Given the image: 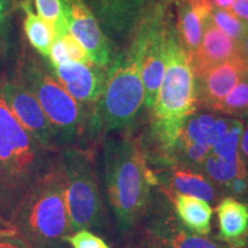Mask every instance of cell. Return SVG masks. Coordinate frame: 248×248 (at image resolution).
<instances>
[{
  "label": "cell",
  "instance_id": "8",
  "mask_svg": "<svg viewBox=\"0 0 248 248\" xmlns=\"http://www.w3.org/2000/svg\"><path fill=\"white\" fill-rule=\"evenodd\" d=\"M139 229L167 248H231L218 239L186 230L178 222L171 202L159 186L154 187L150 209Z\"/></svg>",
  "mask_w": 248,
  "mask_h": 248
},
{
  "label": "cell",
  "instance_id": "28",
  "mask_svg": "<svg viewBox=\"0 0 248 248\" xmlns=\"http://www.w3.org/2000/svg\"><path fill=\"white\" fill-rule=\"evenodd\" d=\"M224 197H232L234 199L248 203V172L246 175L234 178L223 187Z\"/></svg>",
  "mask_w": 248,
  "mask_h": 248
},
{
  "label": "cell",
  "instance_id": "36",
  "mask_svg": "<svg viewBox=\"0 0 248 248\" xmlns=\"http://www.w3.org/2000/svg\"><path fill=\"white\" fill-rule=\"evenodd\" d=\"M233 1L234 0H210L214 8L225 9V11H230Z\"/></svg>",
  "mask_w": 248,
  "mask_h": 248
},
{
  "label": "cell",
  "instance_id": "6",
  "mask_svg": "<svg viewBox=\"0 0 248 248\" xmlns=\"http://www.w3.org/2000/svg\"><path fill=\"white\" fill-rule=\"evenodd\" d=\"M20 80L37 99L57 136L60 151L78 147L89 139L90 113L62 88L57 78L31 55H24L18 68Z\"/></svg>",
  "mask_w": 248,
  "mask_h": 248
},
{
  "label": "cell",
  "instance_id": "27",
  "mask_svg": "<svg viewBox=\"0 0 248 248\" xmlns=\"http://www.w3.org/2000/svg\"><path fill=\"white\" fill-rule=\"evenodd\" d=\"M60 38L62 43H63L64 48H66L68 58H69L70 61L80 62V63H92L88 52L85 51V48L83 47L78 40L71 35L70 31L62 35Z\"/></svg>",
  "mask_w": 248,
  "mask_h": 248
},
{
  "label": "cell",
  "instance_id": "11",
  "mask_svg": "<svg viewBox=\"0 0 248 248\" xmlns=\"http://www.w3.org/2000/svg\"><path fill=\"white\" fill-rule=\"evenodd\" d=\"M109 39L125 42L153 0H84Z\"/></svg>",
  "mask_w": 248,
  "mask_h": 248
},
{
  "label": "cell",
  "instance_id": "2",
  "mask_svg": "<svg viewBox=\"0 0 248 248\" xmlns=\"http://www.w3.org/2000/svg\"><path fill=\"white\" fill-rule=\"evenodd\" d=\"M197 110L195 76L171 17L166 30V69L151 110V137L157 151L148 159L157 163H175L173 155L183 125Z\"/></svg>",
  "mask_w": 248,
  "mask_h": 248
},
{
  "label": "cell",
  "instance_id": "38",
  "mask_svg": "<svg viewBox=\"0 0 248 248\" xmlns=\"http://www.w3.org/2000/svg\"><path fill=\"white\" fill-rule=\"evenodd\" d=\"M5 233H15V231L7 228V226H5L1 222H0V234H5Z\"/></svg>",
  "mask_w": 248,
  "mask_h": 248
},
{
  "label": "cell",
  "instance_id": "21",
  "mask_svg": "<svg viewBox=\"0 0 248 248\" xmlns=\"http://www.w3.org/2000/svg\"><path fill=\"white\" fill-rule=\"evenodd\" d=\"M215 121L216 117L213 114L195 111L193 115L186 119L178 142H194V144L208 145V136L212 131Z\"/></svg>",
  "mask_w": 248,
  "mask_h": 248
},
{
  "label": "cell",
  "instance_id": "14",
  "mask_svg": "<svg viewBox=\"0 0 248 248\" xmlns=\"http://www.w3.org/2000/svg\"><path fill=\"white\" fill-rule=\"evenodd\" d=\"M153 172L156 186L166 193L192 195L212 204H217L224 198L221 190L199 169L173 164Z\"/></svg>",
  "mask_w": 248,
  "mask_h": 248
},
{
  "label": "cell",
  "instance_id": "41",
  "mask_svg": "<svg viewBox=\"0 0 248 248\" xmlns=\"http://www.w3.org/2000/svg\"><path fill=\"white\" fill-rule=\"evenodd\" d=\"M5 234H6V233H5Z\"/></svg>",
  "mask_w": 248,
  "mask_h": 248
},
{
  "label": "cell",
  "instance_id": "9",
  "mask_svg": "<svg viewBox=\"0 0 248 248\" xmlns=\"http://www.w3.org/2000/svg\"><path fill=\"white\" fill-rule=\"evenodd\" d=\"M0 90L12 113L49 153L60 152L54 130L33 94L17 78H0Z\"/></svg>",
  "mask_w": 248,
  "mask_h": 248
},
{
  "label": "cell",
  "instance_id": "20",
  "mask_svg": "<svg viewBox=\"0 0 248 248\" xmlns=\"http://www.w3.org/2000/svg\"><path fill=\"white\" fill-rule=\"evenodd\" d=\"M200 170L208 176L210 181L222 192L223 187L234 178L246 175L248 172V164L243 156L234 162H229L210 153L204 160Z\"/></svg>",
  "mask_w": 248,
  "mask_h": 248
},
{
  "label": "cell",
  "instance_id": "22",
  "mask_svg": "<svg viewBox=\"0 0 248 248\" xmlns=\"http://www.w3.org/2000/svg\"><path fill=\"white\" fill-rule=\"evenodd\" d=\"M243 131V121L238 119H231V123L228 131L214 145L210 153L217 157L229 161V162H234V161L239 160L241 157L239 152V142Z\"/></svg>",
  "mask_w": 248,
  "mask_h": 248
},
{
  "label": "cell",
  "instance_id": "30",
  "mask_svg": "<svg viewBox=\"0 0 248 248\" xmlns=\"http://www.w3.org/2000/svg\"><path fill=\"white\" fill-rule=\"evenodd\" d=\"M129 240L131 243L126 248H167L159 240L142 231L141 229H139Z\"/></svg>",
  "mask_w": 248,
  "mask_h": 248
},
{
  "label": "cell",
  "instance_id": "34",
  "mask_svg": "<svg viewBox=\"0 0 248 248\" xmlns=\"http://www.w3.org/2000/svg\"><path fill=\"white\" fill-rule=\"evenodd\" d=\"M239 152L241 156L244 157V160L248 161V125L246 128H244L243 135L240 137V142H239Z\"/></svg>",
  "mask_w": 248,
  "mask_h": 248
},
{
  "label": "cell",
  "instance_id": "3",
  "mask_svg": "<svg viewBox=\"0 0 248 248\" xmlns=\"http://www.w3.org/2000/svg\"><path fill=\"white\" fill-rule=\"evenodd\" d=\"M151 8L152 4L107 70L104 91L90 117L89 139L126 128L140 113L144 105L141 68L151 28Z\"/></svg>",
  "mask_w": 248,
  "mask_h": 248
},
{
  "label": "cell",
  "instance_id": "32",
  "mask_svg": "<svg viewBox=\"0 0 248 248\" xmlns=\"http://www.w3.org/2000/svg\"><path fill=\"white\" fill-rule=\"evenodd\" d=\"M0 248H29L16 233L0 234Z\"/></svg>",
  "mask_w": 248,
  "mask_h": 248
},
{
  "label": "cell",
  "instance_id": "1",
  "mask_svg": "<svg viewBox=\"0 0 248 248\" xmlns=\"http://www.w3.org/2000/svg\"><path fill=\"white\" fill-rule=\"evenodd\" d=\"M99 178L116 231L130 239L140 228L157 184L142 147L128 137L108 138Z\"/></svg>",
  "mask_w": 248,
  "mask_h": 248
},
{
  "label": "cell",
  "instance_id": "16",
  "mask_svg": "<svg viewBox=\"0 0 248 248\" xmlns=\"http://www.w3.org/2000/svg\"><path fill=\"white\" fill-rule=\"evenodd\" d=\"M177 32L182 45L188 57H192L200 47L201 38L207 18L210 16L213 5L210 0H188L177 1Z\"/></svg>",
  "mask_w": 248,
  "mask_h": 248
},
{
  "label": "cell",
  "instance_id": "40",
  "mask_svg": "<svg viewBox=\"0 0 248 248\" xmlns=\"http://www.w3.org/2000/svg\"><path fill=\"white\" fill-rule=\"evenodd\" d=\"M246 248H248V241H247V245H246Z\"/></svg>",
  "mask_w": 248,
  "mask_h": 248
},
{
  "label": "cell",
  "instance_id": "7",
  "mask_svg": "<svg viewBox=\"0 0 248 248\" xmlns=\"http://www.w3.org/2000/svg\"><path fill=\"white\" fill-rule=\"evenodd\" d=\"M58 157L66 177L71 230L104 232L107 228V215L92 153L82 147H68L59 152Z\"/></svg>",
  "mask_w": 248,
  "mask_h": 248
},
{
  "label": "cell",
  "instance_id": "19",
  "mask_svg": "<svg viewBox=\"0 0 248 248\" xmlns=\"http://www.w3.org/2000/svg\"><path fill=\"white\" fill-rule=\"evenodd\" d=\"M21 8L24 13L23 29L29 44L43 58L47 59L52 43L54 40V31L52 27L33 12L31 0H22Z\"/></svg>",
  "mask_w": 248,
  "mask_h": 248
},
{
  "label": "cell",
  "instance_id": "15",
  "mask_svg": "<svg viewBox=\"0 0 248 248\" xmlns=\"http://www.w3.org/2000/svg\"><path fill=\"white\" fill-rule=\"evenodd\" d=\"M239 46L233 38L223 32L213 22L212 16L207 18L201 38L200 47L190 58L194 76L202 75L215 64L239 57Z\"/></svg>",
  "mask_w": 248,
  "mask_h": 248
},
{
  "label": "cell",
  "instance_id": "31",
  "mask_svg": "<svg viewBox=\"0 0 248 248\" xmlns=\"http://www.w3.org/2000/svg\"><path fill=\"white\" fill-rule=\"evenodd\" d=\"M231 119H226V117H216L215 123H214L212 131L208 136V145L213 148L214 145L219 140L224 133L228 131L229 126H230Z\"/></svg>",
  "mask_w": 248,
  "mask_h": 248
},
{
  "label": "cell",
  "instance_id": "25",
  "mask_svg": "<svg viewBox=\"0 0 248 248\" xmlns=\"http://www.w3.org/2000/svg\"><path fill=\"white\" fill-rule=\"evenodd\" d=\"M210 16H212L213 22L218 29H221L223 32L230 36L231 38H233L237 43H239L243 39L245 33L247 32L248 23L240 20L231 11L213 8Z\"/></svg>",
  "mask_w": 248,
  "mask_h": 248
},
{
  "label": "cell",
  "instance_id": "37",
  "mask_svg": "<svg viewBox=\"0 0 248 248\" xmlns=\"http://www.w3.org/2000/svg\"><path fill=\"white\" fill-rule=\"evenodd\" d=\"M9 0H0V26L5 21L6 15L8 13Z\"/></svg>",
  "mask_w": 248,
  "mask_h": 248
},
{
  "label": "cell",
  "instance_id": "35",
  "mask_svg": "<svg viewBox=\"0 0 248 248\" xmlns=\"http://www.w3.org/2000/svg\"><path fill=\"white\" fill-rule=\"evenodd\" d=\"M238 46H239V54L240 57L244 59V61L248 64V29L247 32L245 33L243 39L238 43Z\"/></svg>",
  "mask_w": 248,
  "mask_h": 248
},
{
  "label": "cell",
  "instance_id": "26",
  "mask_svg": "<svg viewBox=\"0 0 248 248\" xmlns=\"http://www.w3.org/2000/svg\"><path fill=\"white\" fill-rule=\"evenodd\" d=\"M67 244L73 248H110L99 235L89 230H79L67 237Z\"/></svg>",
  "mask_w": 248,
  "mask_h": 248
},
{
  "label": "cell",
  "instance_id": "4",
  "mask_svg": "<svg viewBox=\"0 0 248 248\" xmlns=\"http://www.w3.org/2000/svg\"><path fill=\"white\" fill-rule=\"evenodd\" d=\"M49 154L18 122L0 90V222L7 228L24 194L54 162Z\"/></svg>",
  "mask_w": 248,
  "mask_h": 248
},
{
  "label": "cell",
  "instance_id": "39",
  "mask_svg": "<svg viewBox=\"0 0 248 248\" xmlns=\"http://www.w3.org/2000/svg\"><path fill=\"white\" fill-rule=\"evenodd\" d=\"M167 1H188V0H167Z\"/></svg>",
  "mask_w": 248,
  "mask_h": 248
},
{
  "label": "cell",
  "instance_id": "10",
  "mask_svg": "<svg viewBox=\"0 0 248 248\" xmlns=\"http://www.w3.org/2000/svg\"><path fill=\"white\" fill-rule=\"evenodd\" d=\"M70 33L82 44L93 63L107 68L113 62L111 42L84 0H60Z\"/></svg>",
  "mask_w": 248,
  "mask_h": 248
},
{
  "label": "cell",
  "instance_id": "13",
  "mask_svg": "<svg viewBox=\"0 0 248 248\" xmlns=\"http://www.w3.org/2000/svg\"><path fill=\"white\" fill-rule=\"evenodd\" d=\"M248 76V64L240 57L215 64L195 77L198 107L215 111L223 99L241 79Z\"/></svg>",
  "mask_w": 248,
  "mask_h": 248
},
{
  "label": "cell",
  "instance_id": "18",
  "mask_svg": "<svg viewBox=\"0 0 248 248\" xmlns=\"http://www.w3.org/2000/svg\"><path fill=\"white\" fill-rule=\"evenodd\" d=\"M162 192L170 200L178 222L186 230L199 235H208L212 232L214 209L210 203L192 195Z\"/></svg>",
  "mask_w": 248,
  "mask_h": 248
},
{
  "label": "cell",
  "instance_id": "23",
  "mask_svg": "<svg viewBox=\"0 0 248 248\" xmlns=\"http://www.w3.org/2000/svg\"><path fill=\"white\" fill-rule=\"evenodd\" d=\"M215 111L234 117L248 115V76L245 77L232 89Z\"/></svg>",
  "mask_w": 248,
  "mask_h": 248
},
{
  "label": "cell",
  "instance_id": "5",
  "mask_svg": "<svg viewBox=\"0 0 248 248\" xmlns=\"http://www.w3.org/2000/svg\"><path fill=\"white\" fill-rule=\"evenodd\" d=\"M11 226L29 248H67L73 234L66 200V177L58 155L15 209Z\"/></svg>",
  "mask_w": 248,
  "mask_h": 248
},
{
  "label": "cell",
  "instance_id": "29",
  "mask_svg": "<svg viewBox=\"0 0 248 248\" xmlns=\"http://www.w3.org/2000/svg\"><path fill=\"white\" fill-rule=\"evenodd\" d=\"M47 61L51 68L57 67L59 64L66 63V62L70 61L60 37H55L53 43H52L51 49H49V53L47 57Z\"/></svg>",
  "mask_w": 248,
  "mask_h": 248
},
{
  "label": "cell",
  "instance_id": "24",
  "mask_svg": "<svg viewBox=\"0 0 248 248\" xmlns=\"http://www.w3.org/2000/svg\"><path fill=\"white\" fill-rule=\"evenodd\" d=\"M35 4L39 16L44 18L53 29L54 38L69 31L60 0H35Z\"/></svg>",
  "mask_w": 248,
  "mask_h": 248
},
{
  "label": "cell",
  "instance_id": "33",
  "mask_svg": "<svg viewBox=\"0 0 248 248\" xmlns=\"http://www.w3.org/2000/svg\"><path fill=\"white\" fill-rule=\"evenodd\" d=\"M230 11L240 20L248 23V0H234Z\"/></svg>",
  "mask_w": 248,
  "mask_h": 248
},
{
  "label": "cell",
  "instance_id": "17",
  "mask_svg": "<svg viewBox=\"0 0 248 248\" xmlns=\"http://www.w3.org/2000/svg\"><path fill=\"white\" fill-rule=\"evenodd\" d=\"M217 239L231 248H246L248 241V203L224 197L216 206Z\"/></svg>",
  "mask_w": 248,
  "mask_h": 248
},
{
  "label": "cell",
  "instance_id": "12",
  "mask_svg": "<svg viewBox=\"0 0 248 248\" xmlns=\"http://www.w3.org/2000/svg\"><path fill=\"white\" fill-rule=\"evenodd\" d=\"M53 76L75 100L91 115L93 107L100 99L107 79L105 68L95 63L68 61L51 68Z\"/></svg>",
  "mask_w": 248,
  "mask_h": 248
}]
</instances>
